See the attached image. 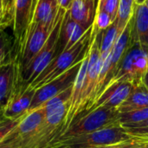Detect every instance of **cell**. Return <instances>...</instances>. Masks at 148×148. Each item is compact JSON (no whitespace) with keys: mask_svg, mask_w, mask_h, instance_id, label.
<instances>
[{"mask_svg":"<svg viewBox=\"0 0 148 148\" xmlns=\"http://www.w3.org/2000/svg\"><path fill=\"white\" fill-rule=\"evenodd\" d=\"M132 148H148V142H141Z\"/></svg>","mask_w":148,"mask_h":148,"instance_id":"32","label":"cell"},{"mask_svg":"<svg viewBox=\"0 0 148 148\" xmlns=\"http://www.w3.org/2000/svg\"><path fill=\"white\" fill-rule=\"evenodd\" d=\"M3 121V120H2V119H1V118H0V122H1V121Z\"/></svg>","mask_w":148,"mask_h":148,"instance_id":"38","label":"cell"},{"mask_svg":"<svg viewBox=\"0 0 148 148\" xmlns=\"http://www.w3.org/2000/svg\"><path fill=\"white\" fill-rule=\"evenodd\" d=\"M45 120V109L43 106L41 108L28 112L20 121L17 127L12 131V133L6 138L21 140H28L37 139L42 140L41 130Z\"/></svg>","mask_w":148,"mask_h":148,"instance_id":"8","label":"cell"},{"mask_svg":"<svg viewBox=\"0 0 148 148\" xmlns=\"http://www.w3.org/2000/svg\"><path fill=\"white\" fill-rule=\"evenodd\" d=\"M145 2H146V0H135L136 4H141V3H144Z\"/></svg>","mask_w":148,"mask_h":148,"instance_id":"34","label":"cell"},{"mask_svg":"<svg viewBox=\"0 0 148 148\" xmlns=\"http://www.w3.org/2000/svg\"><path fill=\"white\" fill-rule=\"evenodd\" d=\"M38 0H34L33 1V10H32V15H33V11H34V9H35V6H36V2H37Z\"/></svg>","mask_w":148,"mask_h":148,"instance_id":"35","label":"cell"},{"mask_svg":"<svg viewBox=\"0 0 148 148\" xmlns=\"http://www.w3.org/2000/svg\"><path fill=\"white\" fill-rule=\"evenodd\" d=\"M15 67L11 63H6L0 67V110L2 113L14 85Z\"/></svg>","mask_w":148,"mask_h":148,"instance_id":"18","label":"cell"},{"mask_svg":"<svg viewBox=\"0 0 148 148\" xmlns=\"http://www.w3.org/2000/svg\"><path fill=\"white\" fill-rule=\"evenodd\" d=\"M131 23V42L148 49V9L145 3L135 4Z\"/></svg>","mask_w":148,"mask_h":148,"instance_id":"14","label":"cell"},{"mask_svg":"<svg viewBox=\"0 0 148 148\" xmlns=\"http://www.w3.org/2000/svg\"><path fill=\"white\" fill-rule=\"evenodd\" d=\"M120 112L117 108H97L75 120L59 137L58 140H65L79 135L88 134L101 129L121 126Z\"/></svg>","mask_w":148,"mask_h":148,"instance_id":"2","label":"cell"},{"mask_svg":"<svg viewBox=\"0 0 148 148\" xmlns=\"http://www.w3.org/2000/svg\"><path fill=\"white\" fill-rule=\"evenodd\" d=\"M135 4V0H120L118 14L115 20L117 21L118 29L121 32L124 30L133 17Z\"/></svg>","mask_w":148,"mask_h":148,"instance_id":"20","label":"cell"},{"mask_svg":"<svg viewBox=\"0 0 148 148\" xmlns=\"http://www.w3.org/2000/svg\"><path fill=\"white\" fill-rule=\"evenodd\" d=\"M134 85L127 81L115 82L108 85L88 112L97 108H118L128 97Z\"/></svg>","mask_w":148,"mask_h":148,"instance_id":"9","label":"cell"},{"mask_svg":"<svg viewBox=\"0 0 148 148\" xmlns=\"http://www.w3.org/2000/svg\"><path fill=\"white\" fill-rule=\"evenodd\" d=\"M96 8L95 0H74L69 10L70 16L75 22L88 29L93 25Z\"/></svg>","mask_w":148,"mask_h":148,"instance_id":"16","label":"cell"},{"mask_svg":"<svg viewBox=\"0 0 148 148\" xmlns=\"http://www.w3.org/2000/svg\"><path fill=\"white\" fill-rule=\"evenodd\" d=\"M25 115V114H24ZM23 116L16 120H4L0 122V143H2L17 127Z\"/></svg>","mask_w":148,"mask_h":148,"instance_id":"24","label":"cell"},{"mask_svg":"<svg viewBox=\"0 0 148 148\" xmlns=\"http://www.w3.org/2000/svg\"><path fill=\"white\" fill-rule=\"evenodd\" d=\"M148 108V88L143 82L133 89L125 101L117 108L120 113Z\"/></svg>","mask_w":148,"mask_h":148,"instance_id":"17","label":"cell"},{"mask_svg":"<svg viewBox=\"0 0 148 148\" xmlns=\"http://www.w3.org/2000/svg\"><path fill=\"white\" fill-rule=\"evenodd\" d=\"M119 4H120V0H107L103 5L102 10H104L110 16L113 21H114L117 16Z\"/></svg>","mask_w":148,"mask_h":148,"instance_id":"25","label":"cell"},{"mask_svg":"<svg viewBox=\"0 0 148 148\" xmlns=\"http://www.w3.org/2000/svg\"><path fill=\"white\" fill-rule=\"evenodd\" d=\"M147 71L148 49L142 47L140 43H131L116 75L108 85L115 82L127 81L136 87L142 83Z\"/></svg>","mask_w":148,"mask_h":148,"instance_id":"5","label":"cell"},{"mask_svg":"<svg viewBox=\"0 0 148 148\" xmlns=\"http://www.w3.org/2000/svg\"><path fill=\"white\" fill-rule=\"evenodd\" d=\"M142 82H143V84L148 88V71L146 73V75H145V76H144V78L142 80Z\"/></svg>","mask_w":148,"mask_h":148,"instance_id":"33","label":"cell"},{"mask_svg":"<svg viewBox=\"0 0 148 148\" xmlns=\"http://www.w3.org/2000/svg\"><path fill=\"white\" fill-rule=\"evenodd\" d=\"M73 1L74 0H58V3L61 8L64 9L65 10H69L71 8Z\"/></svg>","mask_w":148,"mask_h":148,"instance_id":"29","label":"cell"},{"mask_svg":"<svg viewBox=\"0 0 148 148\" xmlns=\"http://www.w3.org/2000/svg\"><path fill=\"white\" fill-rule=\"evenodd\" d=\"M9 43V36L5 33L0 31V67L3 65V62L4 61L6 55V47Z\"/></svg>","mask_w":148,"mask_h":148,"instance_id":"28","label":"cell"},{"mask_svg":"<svg viewBox=\"0 0 148 148\" xmlns=\"http://www.w3.org/2000/svg\"><path fill=\"white\" fill-rule=\"evenodd\" d=\"M95 2L97 3V4H98V0H95Z\"/></svg>","mask_w":148,"mask_h":148,"instance_id":"37","label":"cell"},{"mask_svg":"<svg viewBox=\"0 0 148 148\" xmlns=\"http://www.w3.org/2000/svg\"><path fill=\"white\" fill-rule=\"evenodd\" d=\"M121 126L133 138L148 142V120L138 123L123 124Z\"/></svg>","mask_w":148,"mask_h":148,"instance_id":"21","label":"cell"},{"mask_svg":"<svg viewBox=\"0 0 148 148\" xmlns=\"http://www.w3.org/2000/svg\"><path fill=\"white\" fill-rule=\"evenodd\" d=\"M4 20V12H3V0H0V27L5 26L6 23H3Z\"/></svg>","mask_w":148,"mask_h":148,"instance_id":"30","label":"cell"},{"mask_svg":"<svg viewBox=\"0 0 148 148\" xmlns=\"http://www.w3.org/2000/svg\"><path fill=\"white\" fill-rule=\"evenodd\" d=\"M34 0H15L13 9V32L22 49L32 18Z\"/></svg>","mask_w":148,"mask_h":148,"instance_id":"12","label":"cell"},{"mask_svg":"<svg viewBox=\"0 0 148 148\" xmlns=\"http://www.w3.org/2000/svg\"><path fill=\"white\" fill-rule=\"evenodd\" d=\"M145 4H146V6H147V8L148 9V0H146V2L144 3Z\"/></svg>","mask_w":148,"mask_h":148,"instance_id":"36","label":"cell"},{"mask_svg":"<svg viewBox=\"0 0 148 148\" xmlns=\"http://www.w3.org/2000/svg\"><path fill=\"white\" fill-rule=\"evenodd\" d=\"M82 62L76 63L68 71H66L55 80L51 81L50 82L36 88L28 112H31L41 108L45 102H47L56 95H59L60 93L63 92L67 88L72 87L81 67Z\"/></svg>","mask_w":148,"mask_h":148,"instance_id":"6","label":"cell"},{"mask_svg":"<svg viewBox=\"0 0 148 148\" xmlns=\"http://www.w3.org/2000/svg\"><path fill=\"white\" fill-rule=\"evenodd\" d=\"M59 9L58 0H38L35 6L29 28L37 24L53 25L56 23Z\"/></svg>","mask_w":148,"mask_h":148,"instance_id":"15","label":"cell"},{"mask_svg":"<svg viewBox=\"0 0 148 148\" xmlns=\"http://www.w3.org/2000/svg\"><path fill=\"white\" fill-rule=\"evenodd\" d=\"M133 138L122 126L101 129L88 134L79 135L65 140H57L53 148H96L102 146L113 145Z\"/></svg>","mask_w":148,"mask_h":148,"instance_id":"4","label":"cell"},{"mask_svg":"<svg viewBox=\"0 0 148 148\" xmlns=\"http://www.w3.org/2000/svg\"><path fill=\"white\" fill-rule=\"evenodd\" d=\"M89 29V28H88ZM82 24L75 22L69 14V10H66L60 30L59 36V51L60 54L74 46L88 29Z\"/></svg>","mask_w":148,"mask_h":148,"instance_id":"13","label":"cell"},{"mask_svg":"<svg viewBox=\"0 0 148 148\" xmlns=\"http://www.w3.org/2000/svg\"><path fill=\"white\" fill-rule=\"evenodd\" d=\"M114 21L110 17V16L104 10H101L95 12V16L93 23V31H92V36H96L101 31L106 29L108 28Z\"/></svg>","mask_w":148,"mask_h":148,"instance_id":"23","label":"cell"},{"mask_svg":"<svg viewBox=\"0 0 148 148\" xmlns=\"http://www.w3.org/2000/svg\"><path fill=\"white\" fill-rule=\"evenodd\" d=\"M92 31L93 26L86 31L83 36L74 46L57 55L28 87L33 89L42 87L68 71L76 63L82 62L88 53L92 43Z\"/></svg>","mask_w":148,"mask_h":148,"instance_id":"1","label":"cell"},{"mask_svg":"<svg viewBox=\"0 0 148 148\" xmlns=\"http://www.w3.org/2000/svg\"><path fill=\"white\" fill-rule=\"evenodd\" d=\"M119 120L121 125L138 123L148 120V108L126 113H120Z\"/></svg>","mask_w":148,"mask_h":148,"instance_id":"22","label":"cell"},{"mask_svg":"<svg viewBox=\"0 0 148 148\" xmlns=\"http://www.w3.org/2000/svg\"><path fill=\"white\" fill-rule=\"evenodd\" d=\"M121 33L122 32H121L118 29L116 20H114L108 28L101 31V40H100L101 54L110 51L113 49L117 38L120 36Z\"/></svg>","mask_w":148,"mask_h":148,"instance_id":"19","label":"cell"},{"mask_svg":"<svg viewBox=\"0 0 148 148\" xmlns=\"http://www.w3.org/2000/svg\"><path fill=\"white\" fill-rule=\"evenodd\" d=\"M14 1L15 0H3V12H4V20L5 23L8 21L12 23L13 21V9H14Z\"/></svg>","mask_w":148,"mask_h":148,"instance_id":"27","label":"cell"},{"mask_svg":"<svg viewBox=\"0 0 148 148\" xmlns=\"http://www.w3.org/2000/svg\"><path fill=\"white\" fill-rule=\"evenodd\" d=\"M36 89L29 87L21 88L17 92H11L9 99L2 110V114L6 120H16L26 114L29 109Z\"/></svg>","mask_w":148,"mask_h":148,"instance_id":"10","label":"cell"},{"mask_svg":"<svg viewBox=\"0 0 148 148\" xmlns=\"http://www.w3.org/2000/svg\"><path fill=\"white\" fill-rule=\"evenodd\" d=\"M65 12L66 10L60 7L56 24L44 46L32 59V61L23 69H22L23 80L25 82L26 87H28L47 68L52 60L60 54L59 36Z\"/></svg>","mask_w":148,"mask_h":148,"instance_id":"3","label":"cell"},{"mask_svg":"<svg viewBox=\"0 0 148 148\" xmlns=\"http://www.w3.org/2000/svg\"><path fill=\"white\" fill-rule=\"evenodd\" d=\"M141 142H145V141H142V140H140L137 139H132V140H126L123 142H120V143H116V144H113V145L102 146V147H99L96 148H132Z\"/></svg>","mask_w":148,"mask_h":148,"instance_id":"26","label":"cell"},{"mask_svg":"<svg viewBox=\"0 0 148 148\" xmlns=\"http://www.w3.org/2000/svg\"><path fill=\"white\" fill-rule=\"evenodd\" d=\"M106 1L107 0H98V4H97V8H96V11L102 10L103 5H104V3H105Z\"/></svg>","mask_w":148,"mask_h":148,"instance_id":"31","label":"cell"},{"mask_svg":"<svg viewBox=\"0 0 148 148\" xmlns=\"http://www.w3.org/2000/svg\"><path fill=\"white\" fill-rule=\"evenodd\" d=\"M55 24L56 23L53 25L37 24L28 29L23 45L21 49L22 69H23L32 61V59L44 46Z\"/></svg>","mask_w":148,"mask_h":148,"instance_id":"7","label":"cell"},{"mask_svg":"<svg viewBox=\"0 0 148 148\" xmlns=\"http://www.w3.org/2000/svg\"><path fill=\"white\" fill-rule=\"evenodd\" d=\"M130 32H131V23L129 21V23H127V25L126 26V28L124 29L122 33L117 38V40L112 49V51L110 52V54L108 56V71L107 77H106L104 89L108 87V85L110 83V82L116 75V74L120 69L121 63L132 43L131 37H130Z\"/></svg>","mask_w":148,"mask_h":148,"instance_id":"11","label":"cell"}]
</instances>
